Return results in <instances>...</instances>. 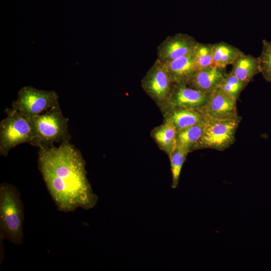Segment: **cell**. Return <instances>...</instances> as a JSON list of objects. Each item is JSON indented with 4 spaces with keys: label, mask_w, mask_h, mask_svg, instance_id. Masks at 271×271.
I'll return each mask as SVG.
<instances>
[{
    "label": "cell",
    "mask_w": 271,
    "mask_h": 271,
    "mask_svg": "<svg viewBox=\"0 0 271 271\" xmlns=\"http://www.w3.org/2000/svg\"><path fill=\"white\" fill-rule=\"evenodd\" d=\"M38 168L58 210L70 212L80 208L88 210L97 204L87 177L85 161L69 141L58 147L40 148Z\"/></svg>",
    "instance_id": "6da1fadb"
},
{
    "label": "cell",
    "mask_w": 271,
    "mask_h": 271,
    "mask_svg": "<svg viewBox=\"0 0 271 271\" xmlns=\"http://www.w3.org/2000/svg\"><path fill=\"white\" fill-rule=\"evenodd\" d=\"M198 42L185 33L169 36L158 46L157 56L163 63L172 61L193 52Z\"/></svg>",
    "instance_id": "9c48e42d"
},
{
    "label": "cell",
    "mask_w": 271,
    "mask_h": 271,
    "mask_svg": "<svg viewBox=\"0 0 271 271\" xmlns=\"http://www.w3.org/2000/svg\"><path fill=\"white\" fill-rule=\"evenodd\" d=\"M189 153L187 151L176 147L168 156L170 162L173 189H176L179 184L181 170Z\"/></svg>",
    "instance_id": "ac0fdd59"
},
{
    "label": "cell",
    "mask_w": 271,
    "mask_h": 271,
    "mask_svg": "<svg viewBox=\"0 0 271 271\" xmlns=\"http://www.w3.org/2000/svg\"><path fill=\"white\" fill-rule=\"evenodd\" d=\"M24 206L18 189L4 183L0 185V238L19 245L23 241Z\"/></svg>",
    "instance_id": "7a4b0ae2"
},
{
    "label": "cell",
    "mask_w": 271,
    "mask_h": 271,
    "mask_svg": "<svg viewBox=\"0 0 271 271\" xmlns=\"http://www.w3.org/2000/svg\"><path fill=\"white\" fill-rule=\"evenodd\" d=\"M205 122L178 130L176 147L183 149L189 153L198 150L199 144L204 131Z\"/></svg>",
    "instance_id": "2e32d148"
},
{
    "label": "cell",
    "mask_w": 271,
    "mask_h": 271,
    "mask_svg": "<svg viewBox=\"0 0 271 271\" xmlns=\"http://www.w3.org/2000/svg\"><path fill=\"white\" fill-rule=\"evenodd\" d=\"M163 63L174 83L186 84L190 78L197 71L193 52Z\"/></svg>",
    "instance_id": "4fadbf2b"
},
{
    "label": "cell",
    "mask_w": 271,
    "mask_h": 271,
    "mask_svg": "<svg viewBox=\"0 0 271 271\" xmlns=\"http://www.w3.org/2000/svg\"><path fill=\"white\" fill-rule=\"evenodd\" d=\"M59 104L58 95L56 92L25 86L19 90L18 98L12 106L23 115L32 117Z\"/></svg>",
    "instance_id": "8992f818"
},
{
    "label": "cell",
    "mask_w": 271,
    "mask_h": 271,
    "mask_svg": "<svg viewBox=\"0 0 271 271\" xmlns=\"http://www.w3.org/2000/svg\"><path fill=\"white\" fill-rule=\"evenodd\" d=\"M177 131L172 123L163 121L151 130V136L159 149L169 156L176 147Z\"/></svg>",
    "instance_id": "9a60e30c"
},
{
    "label": "cell",
    "mask_w": 271,
    "mask_h": 271,
    "mask_svg": "<svg viewBox=\"0 0 271 271\" xmlns=\"http://www.w3.org/2000/svg\"><path fill=\"white\" fill-rule=\"evenodd\" d=\"M7 116L0 123V154L7 157L9 152L23 143L32 145L34 140L31 117L17 110L6 108Z\"/></svg>",
    "instance_id": "277c9868"
},
{
    "label": "cell",
    "mask_w": 271,
    "mask_h": 271,
    "mask_svg": "<svg viewBox=\"0 0 271 271\" xmlns=\"http://www.w3.org/2000/svg\"><path fill=\"white\" fill-rule=\"evenodd\" d=\"M248 84L229 72L226 73L219 85L224 92L237 100L241 92Z\"/></svg>",
    "instance_id": "ffe728a7"
},
{
    "label": "cell",
    "mask_w": 271,
    "mask_h": 271,
    "mask_svg": "<svg viewBox=\"0 0 271 271\" xmlns=\"http://www.w3.org/2000/svg\"><path fill=\"white\" fill-rule=\"evenodd\" d=\"M68 118L64 116L59 104L44 113L31 117L34 140L32 146L51 148L56 143L69 141Z\"/></svg>",
    "instance_id": "3957f363"
},
{
    "label": "cell",
    "mask_w": 271,
    "mask_h": 271,
    "mask_svg": "<svg viewBox=\"0 0 271 271\" xmlns=\"http://www.w3.org/2000/svg\"><path fill=\"white\" fill-rule=\"evenodd\" d=\"M260 73L263 78L271 82V42L265 39L262 41V51L258 57Z\"/></svg>",
    "instance_id": "44dd1931"
},
{
    "label": "cell",
    "mask_w": 271,
    "mask_h": 271,
    "mask_svg": "<svg viewBox=\"0 0 271 271\" xmlns=\"http://www.w3.org/2000/svg\"><path fill=\"white\" fill-rule=\"evenodd\" d=\"M240 120V116L224 119H206L198 149L222 151L229 148L235 141V133Z\"/></svg>",
    "instance_id": "5b68a950"
},
{
    "label": "cell",
    "mask_w": 271,
    "mask_h": 271,
    "mask_svg": "<svg viewBox=\"0 0 271 271\" xmlns=\"http://www.w3.org/2000/svg\"><path fill=\"white\" fill-rule=\"evenodd\" d=\"M231 65L230 72L248 83L252 80L254 76L260 73L258 58L250 54H241Z\"/></svg>",
    "instance_id": "5bb4252c"
},
{
    "label": "cell",
    "mask_w": 271,
    "mask_h": 271,
    "mask_svg": "<svg viewBox=\"0 0 271 271\" xmlns=\"http://www.w3.org/2000/svg\"><path fill=\"white\" fill-rule=\"evenodd\" d=\"M209 94L188 86L186 84L175 83L169 98L161 111L169 107L193 108L201 110Z\"/></svg>",
    "instance_id": "30bf717a"
},
{
    "label": "cell",
    "mask_w": 271,
    "mask_h": 271,
    "mask_svg": "<svg viewBox=\"0 0 271 271\" xmlns=\"http://www.w3.org/2000/svg\"><path fill=\"white\" fill-rule=\"evenodd\" d=\"M243 53L238 48L224 41L213 44V66L226 68Z\"/></svg>",
    "instance_id": "e0dca14e"
},
{
    "label": "cell",
    "mask_w": 271,
    "mask_h": 271,
    "mask_svg": "<svg viewBox=\"0 0 271 271\" xmlns=\"http://www.w3.org/2000/svg\"><path fill=\"white\" fill-rule=\"evenodd\" d=\"M164 121L172 123L177 131L205 121L200 110L181 107H169L162 110Z\"/></svg>",
    "instance_id": "7c38bea8"
},
{
    "label": "cell",
    "mask_w": 271,
    "mask_h": 271,
    "mask_svg": "<svg viewBox=\"0 0 271 271\" xmlns=\"http://www.w3.org/2000/svg\"><path fill=\"white\" fill-rule=\"evenodd\" d=\"M226 73L225 68L208 67L197 71L186 85L193 89L210 94L219 86Z\"/></svg>",
    "instance_id": "8fae6325"
},
{
    "label": "cell",
    "mask_w": 271,
    "mask_h": 271,
    "mask_svg": "<svg viewBox=\"0 0 271 271\" xmlns=\"http://www.w3.org/2000/svg\"><path fill=\"white\" fill-rule=\"evenodd\" d=\"M212 45L200 42L196 45L193 54L197 71L213 66Z\"/></svg>",
    "instance_id": "d6986e66"
},
{
    "label": "cell",
    "mask_w": 271,
    "mask_h": 271,
    "mask_svg": "<svg viewBox=\"0 0 271 271\" xmlns=\"http://www.w3.org/2000/svg\"><path fill=\"white\" fill-rule=\"evenodd\" d=\"M174 83L164 64L157 59L141 80V86L160 110L166 104Z\"/></svg>",
    "instance_id": "52a82bcc"
},
{
    "label": "cell",
    "mask_w": 271,
    "mask_h": 271,
    "mask_svg": "<svg viewBox=\"0 0 271 271\" xmlns=\"http://www.w3.org/2000/svg\"><path fill=\"white\" fill-rule=\"evenodd\" d=\"M237 100L219 87L213 90L201 109L206 119H224L238 117Z\"/></svg>",
    "instance_id": "ba28073f"
}]
</instances>
